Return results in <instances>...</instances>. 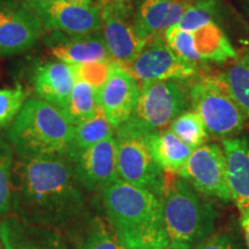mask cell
Listing matches in <instances>:
<instances>
[{
  "mask_svg": "<svg viewBox=\"0 0 249 249\" xmlns=\"http://www.w3.org/2000/svg\"><path fill=\"white\" fill-rule=\"evenodd\" d=\"M195 49L203 60L222 62L236 58V52L227 36L214 22L195 30Z\"/></svg>",
  "mask_w": 249,
  "mask_h": 249,
  "instance_id": "21",
  "label": "cell"
},
{
  "mask_svg": "<svg viewBox=\"0 0 249 249\" xmlns=\"http://www.w3.org/2000/svg\"><path fill=\"white\" fill-rule=\"evenodd\" d=\"M24 1L42 21L45 30L79 36L102 29V15L98 5H82L62 0Z\"/></svg>",
  "mask_w": 249,
  "mask_h": 249,
  "instance_id": "8",
  "label": "cell"
},
{
  "mask_svg": "<svg viewBox=\"0 0 249 249\" xmlns=\"http://www.w3.org/2000/svg\"><path fill=\"white\" fill-rule=\"evenodd\" d=\"M134 0H98L99 9H113L133 7Z\"/></svg>",
  "mask_w": 249,
  "mask_h": 249,
  "instance_id": "33",
  "label": "cell"
},
{
  "mask_svg": "<svg viewBox=\"0 0 249 249\" xmlns=\"http://www.w3.org/2000/svg\"><path fill=\"white\" fill-rule=\"evenodd\" d=\"M1 249H70L64 234L20 219L14 214L0 219Z\"/></svg>",
  "mask_w": 249,
  "mask_h": 249,
  "instance_id": "15",
  "label": "cell"
},
{
  "mask_svg": "<svg viewBox=\"0 0 249 249\" xmlns=\"http://www.w3.org/2000/svg\"><path fill=\"white\" fill-rule=\"evenodd\" d=\"M126 249H143V248H126Z\"/></svg>",
  "mask_w": 249,
  "mask_h": 249,
  "instance_id": "36",
  "label": "cell"
},
{
  "mask_svg": "<svg viewBox=\"0 0 249 249\" xmlns=\"http://www.w3.org/2000/svg\"><path fill=\"white\" fill-rule=\"evenodd\" d=\"M113 129L114 127L108 123L104 112L101 108L95 117L76 124L73 142H71L68 154H79V152L97 144L98 142L112 138Z\"/></svg>",
  "mask_w": 249,
  "mask_h": 249,
  "instance_id": "23",
  "label": "cell"
},
{
  "mask_svg": "<svg viewBox=\"0 0 249 249\" xmlns=\"http://www.w3.org/2000/svg\"><path fill=\"white\" fill-rule=\"evenodd\" d=\"M217 81L249 117V54L230 65Z\"/></svg>",
  "mask_w": 249,
  "mask_h": 249,
  "instance_id": "22",
  "label": "cell"
},
{
  "mask_svg": "<svg viewBox=\"0 0 249 249\" xmlns=\"http://www.w3.org/2000/svg\"><path fill=\"white\" fill-rule=\"evenodd\" d=\"M139 95L138 81L123 66L112 62L107 79L99 90V102L105 117L114 128L129 119Z\"/></svg>",
  "mask_w": 249,
  "mask_h": 249,
  "instance_id": "14",
  "label": "cell"
},
{
  "mask_svg": "<svg viewBox=\"0 0 249 249\" xmlns=\"http://www.w3.org/2000/svg\"><path fill=\"white\" fill-rule=\"evenodd\" d=\"M197 192L223 201L232 200L224 151L217 144L195 148L178 172Z\"/></svg>",
  "mask_w": 249,
  "mask_h": 249,
  "instance_id": "10",
  "label": "cell"
},
{
  "mask_svg": "<svg viewBox=\"0 0 249 249\" xmlns=\"http://www.w3.org/2000/svg\"><path fill=\"white\" fill-rule=\"evenodd\" d=\"M12 214L71 238L77 234L87 217L86 196L68 152L14 158Z\"/></svg>",
  "mask_w": 249,
  "mask_h": 249,
  "instance_id": "1",
  "label": "cell"
},
{
  "mask_svg": "<svg viewBox=\"0 0 249 249\" xmlns=\"http://www.w3.org/2000/svg\"><path fill=\"white\" fill-rule=\"evenodd\" d=\"M241 226L244 230L246 246H247V249H249V211L241 213Z\"/></svg>",
  "mask_w": 249,
  "mask_h": 249,
  "instance_id": "34",
  "label": "cell"
},
{
  "mask_svg": "<svg viewBox=\"0 0 249 249\" xmlns=\"http://www.w3.org/2000/svg\"><path fill=\"white\" fill-rule=\"evenodd\" d=\"M14 150L5 140L0 139V219L12 211V169Z\"/></svg>",
  "mask_w": 249,
  "mask_h": 249,
  "instance_id": "26",
  "label": "cell"
},
{
  "mask_svg": "<svg viewBox=\"0 0 249 249\" xmlns=\"http://www.w3.org/2000/svg\"><path fill=\"white\" fill-rule=\"evenodd\" d=\"M102 30L112 60L126 67L141 53L148 40L134 23L133 7L101 9Z\"/></svg>",
  "mask_w": 249,
  "mask_h": 249,
  "instance_id": "12",
  "label": "cell"
},
{
  "mask_svg": "<svg viewBox=\"0 0 249 249\" xmlns=\"http://www.w3.org/2000/svg\"><path fill=\"white\" fill-rule=\"evenodd\" d=\"M0 249H1V248H0Z\"/></svg>",
  "mask_w": 249,
  "mask_h": 249,
  "instance_id": "38",
  "label": "cell"
},
{
  "mask_svg": "<svg viewBox=\"0 0 249 249\" xmlns=\"http://www.w3.org/2000/svg\"><path fill=\"white\" fill-rule=\"evenodd\" d=\"M185 108L186 99L178 85L171 81H147L140 87L136 107L126 123L142 132H157L172 123Z\"/></svg>",
  "mask_w": 249,
  "mask_h": 249,
  "instance_id": "6",
  "label": "cell"
},
{
  "mask_svg": "<svg viewBox=\"0 0 249 249\" xmlns=\"http://www.w3.org/2000/svg\"><path fill=\"white\" fill-rule=\"evenodd\" d=\"M124 68L141 82L187 79L196 73L194 65L178 57L161 37L149 40L141 53Z\"/></svg>",
  "mask_w": 249,
  "mask_h": 249,
  "instance_id": "11",
  "label": "cell"
},
{
  "mask_svg": "<svg viewBox=\"0 0 249 249\" xmlns=\"http://www.w3.org/2000/svg\"><path fill=\"white\" fill-rule=\"evenodd\" d=\"M75 81L71 65L62 61H46L36 70L34 86L40 99L66 110Z\"/></svg>",
  "mask_w": 249,
  "mask_h": 249,
  "instance_id": "18",
  "label": "cell"
},
{
  "mask_svg": "<svg viewBox=\"0 0 249 249\" xmlns=\"http://www.w3.org/2000/svg\"><path fill=\"white\" fill-rule=\"evenodd\" d=\"M112 62L114 61H96L87 64L71 65L76 80H82L89 83L96 89L101 90L107 79L108 71Z\"/></svg>",
  "mask_w": 249,
  "mask_h": 249,
  "instance_id": "30",
  "label": "cell"
},
{
  "mask_svg": "<svg viewBox=\"0 0 249 249\" xmlns=\"http://www.w3.org/2000/svg\"><path fill=\"white\" fill-rule=\"evenodd\" d=\"M77 249H126L119 241L113 230L110 231L103 225L90 230L83 236Z\"/></svg>",
  "mask_w": 249,
  "mask_h": 249,
  "instance_id": "31",
  "label": "cell"
},
{
  "mask_svg": "<svg viewBox=\"0 0 249 249\" xmlns=\"http://www.w3.org/2000/svg\"><path fill=\"white\" fill-rule=\"evenodd\" d=\"M124 123L117 128V167L119 179L147 189L160 197L164 187L163 170L152 157L148 136Z\"/></svg>",
  "mask_w": 249,
  "mask_h": 249,
  "instance_id": "5",
  "label": "cell"
},
{
  "mask_svg": "<svg viewBox=\"0 0 249 249\" xmlns=\"http://www.w3.org/2000/svg\"><path fill=\"white\" fill-rule=\"evenodd\" d=\"M223 151L232 201L240 213H246L249 211V140H224Z\"/></svg>",
  "mask_w": 249,
  "mask_h": 249,
  "instance_id": "17",
  "label": "cell"
},
{
  "mask_svg": "<svg viewBox=\"0 0 249 249\" xmlns=\"http://www.w3.org/2000/svg\"><path fill=\"white\" fill-rule=\"evenodd\" d=\"M191 0H138L134 23L143 38L151 40L181 20Z\"/></svg>",
  "mask_w": 249,
  "mask_h": 249,
  "instance_id": "16",
  "label": "cell"
},
{
  "mask_svg": "<svg viewBox=\"0 0 249 249\" xmlns=\"http://www.w3.org/2000/svg\"><path fill=\"white\" fill-rule=\"evenodd\" d=\"M27 91L21 85L0 90V127L7 126L23 107Z\"/></svg>",
  "mask_w": 249,
  "mask_h": 249,
  "instance_id": "29",
  "label": "cell"
},
{
  "mask_svg": "<svg viewBox=\"0 0 249 249\" xmlns=\"http://www.w3.org/2000/svg\"><path fill=\"white\" fill-rule=\"evenodd\" d=\"M44 27L24 0H0V57H12L33 48Z\"/></svg>",
  "mask_w": 249,
  "mask_h": 249,
  "instance_id": "9",
  "label": "cell"
},
{
  "mask_svg": "<svg viewBox=\"0 0 249 249\" xmlns=\"http://www.w3.org/2000/svg\"><path fill=\"white\" fill-rule=\"evenodd\" d=\"M51 52L59 61L68 65L96 61H113L101 31L87 35L70 36L51 44Z\"/></svg>",
  "mask_w": 249,
  "mask_h": 249,
  "instance_id": "19",
  "label": "cell"
},
{
  "mask_svg": "<svg viewBox=\"0 0 249 249\" xmlns=\"http://www.w3.org/2000/svg\"><path fill=\"white\" fill-rule=\"evenodd\" d=\"M214 13H216L214 0H198L188 6L181 20L176 26L182 30L194 33L205 24L213 22Z\"/></svg>",
  "mask_w": 249,
  "mask_h": 249,
  "instance_id": "27",
  "label": "cell"
},
{
  "mask_svg": "<svg viewBox=\"0 0 249 249\" xmlns=\"http://www.w3.org/2000/svg\"><path fill=\"white\" fill-rule=\"evenodd\" d=\"M192 249H244L238 239L231 233L213 234Z\"/></svg>",
  "mask_w": 249,
  "mask_h": 249,
  "instance_id": "32",
  "label": "cell"
},
{
  "mask_svg": "<svg viewBox=\"0 0 249 249\" xmlns=\"http://www.w3.org/2000/svg\"><path fill=\"white\" fill-rule=\"evenodd\" d=\"M195 112L201 117L208 132L227 136L240 132L245 114L218 81L204 80L191 91Z\"/></svg>",
  "mask_w": 249,
  "mask_h": 249,
  "instance_id": "7",
  "label": "cell"
},
{
  "mask_svg": "<svg viewBox=\"0 0 249 249\" xmlns=\"http://www.w3.org/2000/svg\"><path fill=\"white\" fill-rule=\"evenodd\" d=\"M99 90L82 80H76L71 90L66 113L73 124H79L95 117L101 110Z\"/></svg>",
  "mask_w": 249,
  "mask_h": 249,
  "instance_id": "24",
  "label": "cell"
},
{
  "mask_svg": "<svg viewBox=\"0 0 249 249\" xmlns=\"http://www.w3.org/2000/svg\"><path fill=\"white\" fill-rule=\"evenodd\" d=\"M148 141L156 163L169 173L179 172L194 150L170 129L150 133Z\"/></svg>",
  "mask_w": 249,
  "mask_h": 249,
  "instance_id": "20",
  "label": "cell"
},
{
  "mask_svg": "<svg viewBox=\"0 0 249 249\" xmlns=\"http://www.w3.org/2000/svg\"><path fill=\"white\" fill-rule=\"evenodd\" d=\"M112 230L124 248H169L160 197L117 180L102 192Z\"/></svg>",
  "mask_w": 249,
  "mask_h": 249,
  "instance_id": "2",
  "label": "cell"
},
{
  "mask_svg": "<svg viewBox=\"0 0 249 249\" xmlns=\"http://www.w3.org/2000/svg\"><path fill=\"white\" fill-rule=\"evenodd\" d=\"M170 130L192 149L203 145L208 139V130L196 112H185L171 123Z\"/></svg>",
  "mask_w": 249,
  "mask_h": 249,
  "instance_id": "25",
  "label": "cell"
},
{
  "mask_svg": "<svg viewBox=\"0 0 249 249\" xmlns=\"http://www.w3.org/2000/svg\"><path fill=\"white\" fill-rule=\"evenodd\" d=\"M160 201L170 249H192L213 234V208L181 177L164 181Z\"/></svg>",
  "mask_w": 249,
  "mask_h": 249,
  "instance_id": "4",
  "label": "cell"
},
{
  "mask_svg": "<svg viewBox=\"0 0 249 249\" xmlns=\"http://www.w3.org/2000/svg\"><path fill=\"white\" fill-rule=\"evenodd\" d=\"M62 1L75 2V4H82V5H92L93 0H62Z\"/></svg>",
  "mask_w": 249,
  "mask_h": 249,
  "instance_id": "35",
  "label": "cell"
},
{
  "mask_svg": "<svg viewBox=\"0 0 249 249\" xmlns=\"http://www.w3.org/2000/svg\"><path fill=\"white\" fill-rule=\"evenodd\" d=\"M75 124L66 111L40 98H30L12 121L8 141L17 156H51L70 151Z\"/></svg>",
  "mask_w": 249,
  "mask_h": 249,
  "instance_id": "3",
  "label": "cell"
},
{
  "mask_svg": "<svg viewBox=\"0 0 249 249\" xmlns=\"http://www.w3.org/2000/svg\"><path fill=\"white\" fill-rule=\"evenodd\" d=\"M164 35L166 44L178 57L193 65L201 60L200 54L195 49L194 35L191 31L182 30L179 27L172 26L165 31Z\"/></svg>",
  "mask_w": 249,
  "mask_h": 249,
  "instance_id": "28",
  "label": "cell"
},
{
  "mask_svg": "<svg viewBox=\"0 0 249 249\" xmlns=\"http://www.w3.org/2000/svg\"><path fill=\"white\" fill-rule=\"evenodd\" d=\"M70 156L73 158L76 177L85 191L103 192L119 180L117 141L113 136Z\"/></svg>",
  "mask_w": 249,
  "mask_h": 249,
  "instance_id": "13",
  "label": "cell"
},
{
  "mask_svg": "<svg viewBox=\"0 0 249 249\" xmlns=\"http://www.w3.org/2000/svg\"><path fill=\"white\" fill-rule=\"evenodd\" d=\"M158 249H170V248H158Z\"/></svg>",
  "mask_w": 249,
  "mask_h": 249,
  "instance_id": "37",
  "label": "cell"
}]
</instances>
